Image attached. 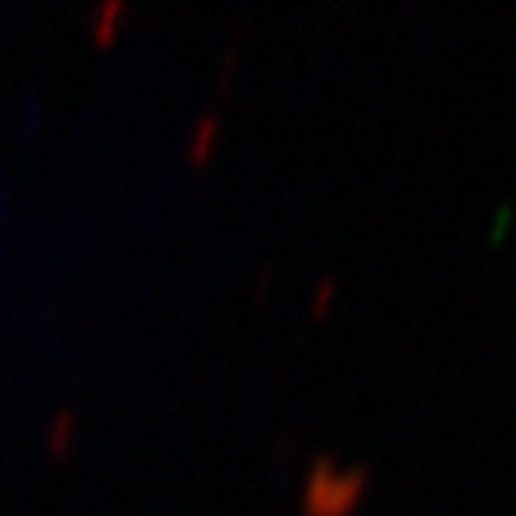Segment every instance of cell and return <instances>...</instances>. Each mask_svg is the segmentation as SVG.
<instances>
[{"mask_svg": "<svg viewBox=\"0 0 516 516\" xmlns=\"http://www.w3.org/2000/svg\"><path fill=\"white\" fill-rule=\"evenodd\" d=\"M367 478H371V467H367V463L337 474V478H325V463H322V478L314 474V486H310V516L352 513V505L364 494Z\"/></svg>", "mask_w": 516, "mask_h": 516, "instance_id": "1", "label": "cell"}, {"mask_svg": "<svg viewBox=\"0 0 516 516\" xmlns=\"http://www.w3.org/2000/svg\"><path fill=\"white\" fill-rule=\"evenodd\" d=\"M509 218H513V203H501L494 211V234H501V230L509 226Z\"/></svg>", "mask_w": 516, "mask_h": 516, "instance_id": "2", "label": "cell"}]
</instances>
